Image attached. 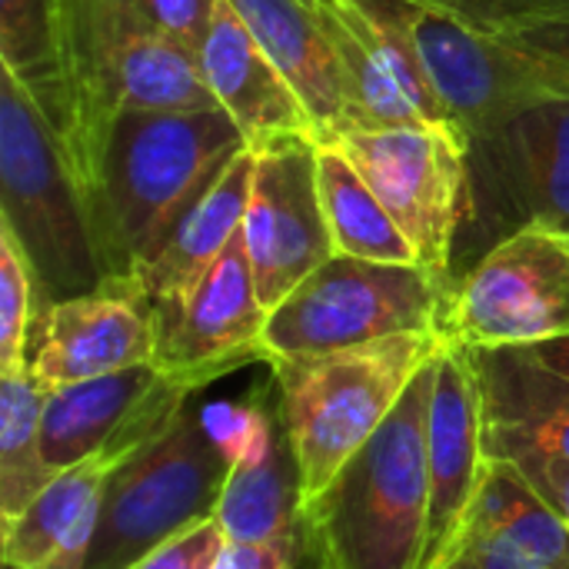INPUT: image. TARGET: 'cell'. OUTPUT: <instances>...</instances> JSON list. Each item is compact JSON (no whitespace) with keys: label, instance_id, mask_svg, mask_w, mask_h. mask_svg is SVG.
Wrapping results in <instances>:
<instances>
[{"label":"cell","instance_id":"cell-11","mask_svg":"<svg viewBox=\"0 0 569 569\" xmlns=\"http://www.w3.org/2000/svg\"><path fill=\"white\" fill-rule=\"evenodd\" d=\"M413 3L417 0H310L340 67L347 130L417 120L457 123L423 67L413 37Z\"/></svg>","mask_w":569,"mask_h":569},{"label":"cell","instance_id":"cell-33","mask_svg":"<svg viewBox=\"0 0 569 569\" xmlns=\"http://www.w3.org/2000/svg\"><path fill=\"white\" fill-rule=\"evenodd\" d=\"M293 540L283 543H227L210 569H290Z\"/></svg>","mask_w":569,"mask_h":569},{"label":"cell","instance_id":"cell-16","mask_svg":"<svg viewBox=\"0 0 569 569\" xmlns=\"http://www.w3.org/2000/svg\"><path fill=\"white\" fill-rule=\"evenodd\" d=\"M487 410L473 353L443 340L427 420L430 530L420 569H447L457 557L467 520L487 477Z\"/></svg>","mask_w":569,"mask_h":569},{"label":"cell","instance_id":"cell-14","mask_svg":"<svg viewBox=\"0 0 569 569\" xmlns=\"http://www.w3.org/2000/svg\"><path fill=\"white\" fill-rule=\"evenodd\" d=\"M470 220L483 223L493 243L523 223L569 230V100L533 107L470 137Z\"/></svg>","mask_w":569,"mask_h":569},{"label":"cell","instance_id":"cell-9","mask_svg":"<svg viewBox=\"0 0 569 569\" xmlns=\"http://www.w3.org/2000/svg\"><path fill=\"white\" fill-rule=\"evenodd\" d=\"M227 477L230 463L200 413L183 407L107 480L87 569H130L163 540L213 517Z\"/></svg>","mask_w":569,"mask_h":569},{"label":"cell","instance_id":"cell-2","mask_svg":"<svg viewBox=\"0 0 569 569\" xmlns=\"http://www.w3.org/2000/svg\"><path fill=\"white\" fill-rule=\"evenodd\" d=\"M437 357L413 377L380 430L303 503L320 569L423 567L430 530L427 420Z\"/></svg>","mask_w":569,"mask_h":569},{"label":"cell","instance_id":"cell-32","mask_svg":"<svg viewBox=\"0 0 569 569\" xmlns=\"http://www.w3.org/2000/svg\"><path fill=\"white\" fill-rule=\"evenodd\" d=\"M133 3L160 33L173 37L193 53L200 50L210 17L217 10V0H133Z\"/></svg>","mask_w":569,"mask_h":569},{"label":"cell","instance_id":"cell-7","mask_svg":"<svg viewBox=\"0 0 569 569\" xmlns=\"http://www.w3.org/2000/svg\"><path fill=\"white\" fill-rule=\"evenodd\" d=\"M450 287L423 267L333 253L280 307L270 310L267 363L360 347L397 333L440 330Z\"/></svg>","mask_w":569,"mask_h":569},{"label":"cell","instance_id":"cell-20","mask_svg":"<svg viewBox=\"0 0 569 569\" xmlns=\"http://www.w3.org/2000/svg\"><path fill=\"white\" fill-rule=\"evenodd\" d=\"M253 40L273 57L293 90L303 97L317 140L337 143L347 133V97L337 57L320 30L310 0H227Z\"/></svg>","mask_w":569,"mask_h":569},{"label":"cell","instance_id":"cell-18","mask_svg":"<svg viewBox=\"0 0 569 569\" xmlns=\"http://www.w3.org/2000/svg\"><path fill=\"white\" fill-rule=\"evenodd\" d=\"M200 73L220 110L240 127L247 147H263L280 137H317L313 117L273 57L253 40L247 23L227 0H217L207 37L197 50Z\"/></svg>","mask_w":569,"mask_h":569},{"label":"cell","instance_id":"cell-24","mask_svg":"<svg viewBox=\"0 0 569 569\" xmlns=\"http://www.w3.org/2000/svg\"><path fill=\"white\" fill-rule=\"evenodd\" d=\"M317 187L337 253L420 267L417 250L340 143H317Z\"/></svg>","mask_w":569,"mask_h":569},{"label":"cell","instance_id":"cell-1","mask_svg":"<svg viewBox=\"0 0 569 569\" xmlns=\"http://www.w3.org/2000/svg\"><path fill=\"white\" fill-rule=\"evenodd\" d=\"M247 147L227 110H127L87 190L103 277L137 283L190 200Z\"/></svg>","mask_w":569,"mask_h":569},{"label":"cell","instance_id":"cell-27","mask_svg":"<svg viewBox=\"0 0 569 569\" xmlns=\"http://www.w3.org/2000/svg\"><path fill=\"white\" fill-rule=\"evenodd\" d=\"M40 287L13 230L0 220V377L27 370V347L40 317Z\"/></svg>","mask_w":569,"mask_h":569},{"label":"cell","instance_id":"cell-15","mask_svg":"<svg viewBox=\"0 0 569 569\" xmlns=\"http://www.w3.org/2000/svg\"><path fill=\"white\" fill-rule=\"evenodd\" d=\"M197 390L177 377L140 363L97 380H80L47 393L40 443L53 473L110 450L130 460L157 440Z\"/></svg>","mask_w":569,"mask_h":569},{"label":"cell","instance_id":"cell-10","mask_svg":"<svg viewBox=\"0 0 569 569\" xmlns=\"http://www.w3.org/2000/svg\"><path fill=\"white\" fill-rule=\"evenodd\" d=\"M440 333L470 350L569 337V230L523 223L453 280Z\"/></svg>","mask_w":569,"mask_h":569},{"label":"cell","instance_id":"cell-8","mask_svg":"<svg viewBox=\"0 0 569 569\" xmlns=\"http://www.w3.org/2000/svg\"><path fill=\"white\" fill-rule=\"evenodd\" d=\"M360 177L417 250V263L453 287V247L473 210L470 133L460 123H393L340 140Z\"/></svg>","mask_w":569,"mask_h":569},{"label":"cell","instance_id":"cell-13","mask_svg":"<svg viewBox=\"0 0 569 569\" xmlns=\"http://www.w3.org/2000/svg\"><path fill=\"white\" fill-rule=\"evenodd\" d=\"M317 137L297 133L257 147L243 240L260 303L280 307L337 250L317 187Z\"/></svg>","mask_w":569,"mask_h":569},{"label":"cell","instance_id":"cell-21","mask_svg":"<svg viewBox=\"0 0 569 569\" xmlns=\"http://www.w3.org/2000/svg\"><path fill=\"white\" fill-rule=\"evenodd\" d=\"M253 147H243L183 210L157 257L140 273V290L150 303L173 300L187 293L203 270L230 247V240L243 230L250 183H253Z\"/></svg>","mask_w":569,"mask_h":569},{"label":"cell","instance_id":"cell-30","mask_svg":"<svg viewBox=\"0 0 569 569\" xmlns=\"http://www.w3.org/2000/svg\"><path fill=\"white\" fill-rule=\"evenodd\" d=\"M227 547V533L217 517H207L177 537L153 547L147 557H140L130 569H210L220 550Z\"/></svg>","mask_w":569,"mask_h":569},{"label":"cell","instance_id":"cell-4","mask_svg":"<svg viewBox=\"0 0 569 569\" xmlns=\"http://www.w3.org/2000/svg\"><path fill=\"white\" fill-rule=\"evenodd\" d=\"M443 340L440 330L397 333L347 350L270 360L280 420L297 460L300 503H310L380 430Z\"/></svg>","mask_w":569,"mask_h":569},{"label":"cell","instance_id":"cell-28","mask_svg":"<svg viewBox=\"0 0 569 569\" xmlns=\"http://www.w3.org/2000/svg\"><path fill=\"white\" fill-rule=\"evenodd\" d=\"M200 420H203L207 437L217 443V450L223 453L230 467H247L267 457L283 430V420H277L267 410L260 393H253L250 400L210 403L200 410Z\"/></svg>","mask_w":569,"mask_h":569},{"label":"cell","instance_id":"cell-31","mask_svg":"<svg viewBox=\"0 0 569 569\" xmlns=\"http://www.w3.org/2000/svg\"><path fill=\"white\" fill-rule=\"evenodd\" d=\"M473 30H507L543 20H569V0H453L450 10Z\"/></svg>","mask_w":569,"mask_h":569},{"label":"cell","instance_id":"cell-25","mask_svg":"<svg viewBox=\"0 0 569 569\" xmlns=\"http://www.w3.org/2000/svg\"><path fill=\"white\" fill-rule=\"evenodd\" d=\"M227 543H283L293 540L303 520L297 460L280 430L267 457L247 467H230L217 513Z\"/></svg>","mask_w":569,"mask_h":569},{"label":"cell","instance_id":"cell-26","mask_svg":"<svg viewBox=\"0 0 569 569\" xmlns=\"http://www.w3.org/2000/svg\"><path fill=\"white\" fill-rule=\"evenodd\" d=\"M43 403L47 390L30 370L0 377V527L13 523L57 477L40 443Z\"/></svg>","mask_w":569,"mask_h":569},{"label":"cell","instance_id":"cell-23","mask_svg":"<svg viewBox=\"0 0 569 569\" xmlns=\"http://www.w3.org/2000/svg\"><path fill=\"white\" fill-rule=\"evenodd\" d=\"M0 70L20 83L67 150L70 90L60 0H0Z\"/></svg>","mask_w":569,"mask_h":569},{"label":"cell","instance_id":"cell-6","mask_svg":"<svg viewBox=\"0 0 569 569\" xmlns=\"http://www.w3.org/2000/svg\"><path fill=\"white\" fill-rule=\"evenodd\" d=\"M413 37L443 107L470 137L569 100V20L487 33L447 10L413 3Z\"/></svg>","mask_w":569,"mask_h":569},{"label":"cell","instance_id":"cell-22","mask_svg":"<svg viewBox=\"0 0 569 569\" xmlns=\"http://www.w3.org/2000/svg\"><path fill=\"white\" fill-rule=\"evenodd\" d=\"M470 353L483 387L487 433L530 443L569 463V377L527 347Z\"/></svg>","mask_w":569,"mask_h":569},{"label":"cell","instance_id":"cell-35","mask_svg":"<svg viewBox=\"0 0 569 569\" xmlns=\"http://www.w3.org/2000/svg\"><path fill=\"white\" fill-rule=\"evenodd\" d=\"M417 3H423V7H433V10H453V0H417Z\"/></svg>","mask_w":569,"mask_h":569},{"label":"cell","instance_id":"cell-12","mask_svg":"<svg viewBox=\"0 0 569 569\" xmlns=\"http://www.w3.org/2000/svg\"><path fill=\"white\" fill-rule=\"evenodd\" d=\"M267 317L240 230L187 293L153 303V367L200 393L247 363H267Z\"/></svg>","mask_w":569,"mask_h":569},{"label":"cell","instance_id":"cell-17","mask_svg":"<svg viewBox=\"0 0 569 569\" xmlns=\"http://www.w3.org/2000/svg\"><path fill=\"white\" fill-rule=\"evenodd\" d=\"M153 303L137 283L107 280L100 290L53 300L37 317L27 370L50 393L140 363H153Z\"/></svg>","mask_w":569,"mask_h":569},{"label":"cell","instance_id":"cell-34","mask_svg":"<svg viewBox=\"0 0 569 569\" xmlns=\"http://www.w3.org/2000/svg\"><path fill=\"white\" fill-rule=\"evenodd\" d=\"M527 350H533L547 367H553L557 373H563L569 377V337L563 340H550V343H540V347H527Z\"/></svg>","mask_w":569,"mask_h":569},{"label":"cell","instance_id":"cell-5","mask_svg":"<svg viewBox=\"0 0 569 569\" xmlns=\"http://www.w3.org/2000/svg\"><path fill=\"white\" fill-rule=\"evenodd\" d=\"M0 220L33 267L40 303L107 283L83 187L50 123L0 70ZM40 307V310H43Z\"/></svg>","mask_w":569,"mask_h":569},{"label":"cell","instance_id":"cell-29","mask_svg":"<svg viewBox=\"0 0 569 569\" xmlns=\"http://www.w3.org/2000/svg\"><path fill=\"white\" fill-rule=\"evenodd\" d=\"M483 447L490 460H503L510 463L530 487L533 493L563 520L569 527V463L560 457H550L530 443L510 440V437H497V433H483Z\"/></svg>","mask_w":569,"mask_h":569},{"label":"cell","instance_id":"cell-3","mask_svg":"<svg viewBox=\"0 0 569 569\" xmlns=\"http://www.w3.org/2000/svg\"><path fill=\"white\" fill-rule=\"evenodd\" d=\"M63 63L70 90L67 157L87 190L120 113L213 110L200 60L160 33L133 0H60Z\"/></svg>","mask_w":569,"mask_h":569},{"label":"cell","instance_id":"cell-19","mask_svg":"<svg viewBox=\"0 0 569 569\" xmlns=\"http://www.w3.org/2000/svg\"><path fill=\"white\" fill-rule=\"evenodd\" d=\"M123 457L100 450L90 460L60 470L37 500L3 527L7 569H87L103 490Z\"/></svg>","mask_w":569,"mask_h":569}]
</instances>
